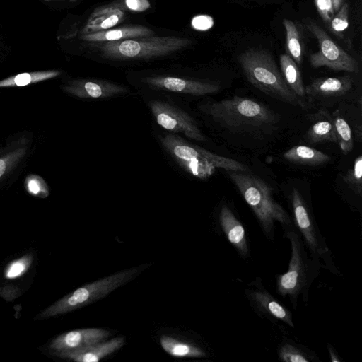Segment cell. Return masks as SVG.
Listing matches in <instances>:
<instances>
[{
	"instance_id": "5b68a950",
	"label": "cell",
	"mask_w": 362,
	"mask_h": 362,
	"mask_svg": "<svg viewBox=\"0 0 362 362\" xmlns=\"http://www.w3.org/2000/svg\"><path fill=\"white\" fill-rule=\"evenodd\" d=\"M139 272V267L131 268L81 286L47 308L39 317H54L93 303L131 280Z\"/></svg>"
},
{
	"instance_id": "44dd1931",
	"label": "cell",
	"mask_w": 362,
	"mask_h": 362,
	"mask_svg": "<svg viewBox=\"0 0 362 362\" xmlns=\"http://www.w3.org/2000/svg\"><path fill=\"white\" fill-rule=\"evenodd\" d=\"M286 30V44L288 54L297 64H300L304 54L303 30L300 24L289 19H284Z\"/></svg>"
},
{
	"instance_id": "7a4b0ae2",
	"label": "cell",
	"mask_w": 362,
	"mask_h": 362,
	"mask_svg": "<svg viewBox=\"0 0 362 362\" xmlns=\"http://www.w3.org/2000/svg\"><path fill=\"white\" fill-rule=\"evenodd\" d=\"M238 61L247 81L253 86L279 100L302 105L286 85L269 52L250 49L241 53Z\"/></svg>"
},
{
	"instance_id": "e575fe53",
	"label": "cell",
	"mask_w": 362,
	"mask_h": 362,
	"mask_svg": "<svg viewBox=\"0 0 362 362\" xmlns=\"http://www.w3.org/2000/svg\"><path fill=\"white\" fill-rule=\"evenodd\" d=\"M191 25L194 30L205 31L214 25V20L208 15H198L192 19Z\"/></svg>"
},
{
	"instance_id": "8fae6325",
	"label": "cell",
	"mask_w": 362,
	"mask_h": 362,
	"mask_svg": "<svg viewBox=\"0 0 362 362\" xmlns=\"http://www.w3.org/2000/svg\"><path fill=\"white\" fill-rule=\"evenodd\" d=\"M251 285L252 288L245 291L250 304L261 315L274 320H280L291 327H294L292 314L284 305L280 303L262 285L255 281Z\"/></svg>"
},
{
	"instance_id": "f546056e",
	"label": "cell",
	"mask_w": 362,
	"mask_h": 362,
	"mask_svg": "<svg viewBox=\"0 0 362 362\" xmlns=\"http://www.w3.org/2000/svg\"><path fill=\"white\" fill-rule=\"evenodd\" d=\"M25 190L28 194L38 198H46L49 194V189L45 180L40 175L30 174L24 181Z\"/></svg>"
},
{
	"instance_id": "d6a6232c",
	"label": "cell",
	"mask_w": 362,
	"mask_h": 362,
	"mask_svg": "<svg viewBox=\"0 0 362 362\" xmlns=\"http://www.w3.org/2000/svg\"><path fill=\"white\" fill-rule=\"evenodd\" d=\"M32 262L30 255H25L11 262L5 270L7 279H15L22 276L30 267Z\"/></svg>"
},
{
	"instance_id": "603a6c76",
	"label": "cell",
	"mask_w": 362,
	"mask_h": 362,
	"mask_svg": "<svg viewBox=\"0 0 362 362\" xmlns=\"http://www.w3.org/2000/svg\"><path fill=\"white\" fill-rule=\"evenodd\" d=\"M61 74L57 70L24 72L0 81V88L23 87L55 78Z\"/></svg>"
},
{
	"instance_id": "d6986e66",
	"label": "cell",
	"mask_w": 362,
	"mask_h": 362,
	"mask_svg": "<svg viewBox=\"0 0 362 362\" xmlns=\"http://www.w3.org/2000/svg\"><path fill=\"white\" fill-rule=\"evenodd\" d=\"M124 18V11L119 9L95 10L81 33L84 35L108 30L122 21Z\"/></svg>"
},
{
	"instance_id": "d4e9b609",
	"label": "cell",
	"mask_w": 362,
	"mask_h": 362,
	"mask_svg": "<svg viewBox=\"0 0 362 362\" xmlns=\"http://www.w3.org/2000/svg\"><path fill=\"white\" fill-rule=\"evenodd\" d=\"M307 139L311 144L337 142L334 122L322 120L313 124L307 132Z\"/></svg>"
},
{
	"instance_id": "74e56055",
	"label": "cell",
	"mask_w": 362,
	"mask_h": 362,
	"mask_svg": "<svg viewBox=\"0 0 362 362\" xmlns=\"http://www.w3.org/2000/svg\"><path fill=\"white\" fill-rule=\"evenodd\" d=\"M332 1L333 4L334 11L336 13L342 6L343 0H332Z\"/></svg>"
},
{
	"instance_id": "1f68e13d",
	"label": "cell",
	"mask_w": 362,
	"mask_h": 362,
	"mask_svg": "<svg viewBox=\"0 0 362 362\" xmlns=\"http://www.w3.org/2000/svg\"><path fill=\"white\" fill-rule=\"evenodd\" d=\"M349 4H342L329 23L332 32L339 38H343L344 33L349 26Z\"/></svg>"
},
{
	"instance_id": "e0dca14e",
	"label": "cell",
	"mask_w": 362,
	"mask_h": 362,
	"mask_svg": "<svg viewBox=\"0 0 362 362\" xmlns=\"http://www.w3.org/2000/svg\"><path fill=\"white\" fill-rule=\"evenodd\" d=\"M353 86L350 76L339 77H321L305 87V95L312 97H337L345 95Z\"/></svg>"
},
{
	"instance_id": "6da1fadb",
	"label": "cell",
	"mask_w": 362,
	"mask_h": 362,
	"mask_svg": "<svg viewBox=\"0 0 362 362\" xmlns=\"http://www.w3.org/2000/svg\"><path fill=\"white\" fill-rule=\"evenodd\" d=\"M227 172L254 212L267 238L273 239L276 222L286 228L291 226L290 216L274 199L271 187L263 180L247 172Z\"/></svg>"
},
{
	"instance_id": "9c48e42d",
	"label": "cell",
	"mask_w": 362,
	"mask_h": 362,
	"mask_svg": "<svg viewBox=\"0 0 362 362\" xmlns=\"http://www.w3.org/2000/svg\"><path fill=\"white\" fill-rule=\"evenodd\" d=\"M149 107L157 124L162 128L182 133L198 141L205 140L194 119L182 110L160 100H151Z\"/></svg>"
},
{
	"instance_id": "8992f818",
	"label": "cell",
	"mask_w": 362,
	"mask_h": 362,
	"mask_svg": "<svg viewBox=\"0 0 362 362\" xmlns=\"http://www.w3.org/2000/svg\"><path fill=\"white\" fill-rule=\"evenodd\" d=\"M285 231L291 243V255L286 272L276 278V291L283 297H288L296 307L298 297L307 293L311 282L310 264L298 230L288 227Z\"/></svg>"
},
{
	"instance_id": "4fadbf2b",
	"label": "cell",
	"mask_w": 362,
	"mask_h": 362,
	"mask_svg": "<svg viewBox=\"0 0 362 362\" xmlns=\"http://www.w3.org/2000/svg\"><path fill=\"white\" fill-rule=\"evenodd\" d=\"M62 89L76 97L87 98H106L124 94L128 89L107 81L97 79H76L69 81Z\"/></svg>"
},
{
	"instance_id": "ab89813d",
	"label": "cell",
	"mask_w": 362,
	"mask_h": 362,
	"mask_svg": "<svg viewBox=\"0 0 362 362\" xmlns=\"http://www.w3.org/2000/svg\"><path fill=\"white\" fill-rule=\"evenodd\" d=\"M45 1H49V0H45Z\"/></svg>"
},
{
	"instance_id": "f35d334b",
	"label": "cell",
	"mask_w": 362,
	"mask_h": 362,
	"mask_svg": "<svg viewBox=\"0 0 362 362\" xmlns=\"http://www.w3.org/2000/svg\"><path fill=\"white\" fill-rule=\"evenodd\" d=\"M69 1H76V0H69Z\"/></svg>"
},
{
	"instance_id": "5bb4252c",
	"label": "cell",
	"mask_w": 362,
	"mask_h": 362,
	"mask_svg": "<svg viewBox=\"0 0 362 362\" xmlns=\"http://www.w3.org/2000/svg\"><path fill=\"white\" fill-rule=\"evenodd\" d=\"M124 343V339L119 337L72 350L55 351L54 354L76 362H98L120 349Z\"/></svg>"
},
{
	"instance_id": "7c38bea8",
	"label": "cell",
	"mask_w": 362,
	"mask_h": 362,
	"mask_svg": "<svg viewBox=\"0 0 362 362\" xmlns=\"http://www.w3.org/2000/svg\"><path fill=\"white\" fill-rule=\"evenodd\" d=\"M142 81L156 89L192 95L212 94L220 89V86L216 83L174 76H148L143 78Z\"/></svg>"
},
{
	"instance_id": "2e32d148",
	"label": "cell",
	"mask_w": 362,
	"mask_h": 362,
	"mask_svg": "<svg viewBox=\"0 0 362 362\" xmlns=\"http://www.w3.org/2000/svg\"><path fill=\"white\" fill-rule=\"evenodd\" d=\"M219 222L221 228L229 243L240 255L246 257L250 250L245 228L227 206H223L219 214Z\"/></svg>"
},
{
	"instance_id": "cb8c5ba5",
	"label": "cell",
	"mask_w": 362,
	"mask_h": 362,
	"mask_svg": "<svg viewBox=\"0 0 362 362\" xmlns=\"http://www.w3.org/2000/svg\"><path fill=\"white\" fill-rule=\"evenodd\" d=\"M160 345L168 354L174 357L202 358L206 356V354L200 348L182 342L170 336H162Z\"/></svg>"
},
{
	"instance_id": "ffe728a7",
	"label": "cell",
	"mask_w": 362,
	"mask_h": 362,
	"mask_svg": "<svg viewBox=\"0 0 362 362\" xmlns=\"http://www.w3.org/2000/svg\"><path fill=\"white\" fill-rule=\"evenodd\" d=\"M283 157L291 163L304 165H320L331 160L327 154L303 145L293 146L284 153Z\"/></svg>"
},
{
	"instance_id": "4316f807",
	"label": "cell",
	"mask_w": 362,
	"mask_h": 362,
	"mask_svg": "<svg viewBox=\"0 0 362 362\" xmlns=\"http://www.w3.org/2000/svg\"><path fill=\"white\" fill-rule=\"evenodd\" d=\"M26 152L27 147L21 144L0 156V180L17 165Z\"/></svg>"
},
{
	"instance_id": "ba28073f",
	"label": "cell",
	"mask_w": 362,
	"mask_h": 362,
	"mask_svg": "<svg viewBox=\"0 0 362 362\" xmlns=\"http://www.w3.org/2000/svg\"><path fill=\"white\" fill-rule=\"evenodd\" d=\"M160 141L177 163L193 176L206 179L214 173L216 168L206 158V149L170 134L160 136Z\"/></svg>"
},
{
	"instance_id": "83f0119b",
	"label": "cell",
	"mask_w": 362,
	"mask_h": 362,
	"mask_svg": "<svg viewBox=\"0 0 362 362\" xmlns=\"http://www.w3.org/2000/svg\"><path fill=\"white\" fill-rule=\"evenodd\" d=\"M278 356L284 362H310L313 356L300 346L289 342L283 343L278 349Z\"/></svg>"
},
{
	"instance_id": "4dcf8cb0",
	"label": "cell",
	"mask_w": 362,
	"mask_h": 362,
	"mask_svg": "<svg viewBox=\"0 0 362 362\" xmlns=\"http://www.w3.org/2000/svg\"><path fill=\"white\" fill-rule=\"evenodd\" d=\"M344 182L351 189L359 196L362 192V156L355 159L353 168L349 169L344 177Z\"/></svg>"
},
{
	"instance_id": "d590c367",
	"label": "cell",
	"mask_w": 362,
	"mask_h": 362,
	"mask_svg": "<svg viewBox=\"0 0 362 362\" xmlns=\"http://www.w3.org/2000/svg\"><path fill=\"white\" fill-rule=\"evenodd\" d=\"M8 289V292L6 291H4L1 288L0 295L4 296L5 298L11 300L14 298L11 294H13L14 296H17L18 294V289L17 288L13 287V286H6Z\"/></svg>"
},
{
	"instance_id": "8d00e7d4",
	"label": "cell",
	"mask_w": 362,
	"mask_h": 362,
	"mask_svg": "<svg viewBox=\"0 0 362 362\" xmlns=\"http://www.w3.org/2000/svg\"><path fill=\"white\" fill-rule=\"evenodd\" d=\"M328 347H329L328 350H329V356H330L331 361H332V362L341 361L339 357L338 356V355L335 352L334 349L331 346H329V345L328 346Z\"/></svg>"
},
{
	"instance_id": "836d02e7",
	"label": "cell",
	"mask_w": 362,
	"mask_h": 362,
	"mask_svg": "<svg viewBox=\"0 0 362 362\" xmlns=\"http://www.w3.org/2000/svg\"><path fill=\"white\" fill-rule=\"evenodd\" d=\"M315 7L325 23H329L334 16L332 0H314Z\"/></svg>"
},
{
	"instance_id": "9a60e30c",
	"label": "cell",
	"mask_w": 362,
	"mask_h": 362,
	"mask_svg": "<svg viewBox=\"0 0 362 362\" xmlns=\"http://www.w3.org/2000/svg\"><path fill=\"white\" fill-rule=\"evenodd\" d=\"M110 335L107 330L100 328H86L63 333L50 344L54 351L72 350L104 341Z\"/></svg>"
},
{
	"instance_id": "ac0fdd59",
	"label": "cell",
	"mask_w": 362,
	"mask_h": 362,
	"mask_svg": "<svg viewBox=\"0 0 362 362\" xmlns=\"http://www.w3.org/2000/svg\"><path fill=\"white\" fill-rule=\"evenodd\" d=\"M154 32L149 28L136 25L82 35L81 39L87 42H105L124 40L141 37L153 36Z\"/></svg>"
},
{
	"instance_id": "52a82bcc",
	"label": "cell",
	"mask_w": 362,
	"mask_h": 362,
	"mask_svg": "<svg viewBox=\"0 0 362 362\" xmlns=\"http://www.w3.org/2000/svg\"><path fill=\"white\" fill-rule=\"evenodd\" d=\"M306 27L315 37L319 44V51L309 57L310 65L313 67L327 66L335 71L351 73L358 71V62L336 44L315 21H310L306 24Z\"/></svg>"
},
{
	"instance_id": "f1b7e54d",
	"label": "cell",
	"mask_w": 362,
	"mask_h": 362,
	"mask_svg": "<svg viewBox=\"0 0 362 362\" xmlns=\"http://www.w3.org/2000/svg\"><path fill=\"white\" fill-rule=\"evenodd\" d=\"M151 7L148 0H115L113 2L97 8L95 10L105 11L119 9L122 11L144 12Z\"/></svg>"
},
{
	"instance_id": "7402d4cb",
	"label": "cell",
	"mask_w": 362,
	"mask_h": 362,
	"mask_svg": "<svg viewBox=\"0 0 362 362\" xmlns=\"http://www.w3.org/2000/svg\"><path fill=\"white\" fill-rule=\"evenodd\" d=\"M281 75L290 90L297 97L305 95V86L297 64L287 54L280 55Z\"/></svg>"
},
{
	"instance_id": "30bf717a",
	"label": "cell",
	"mask_w": 362,
	"mask_h": 362,
	"mask_svg": "<svg viewBox=\"0 0 362 362\" xmlns=\"http://www.w3.org/2000/svg\"><path fill=\"white\" fill-rule=\"evenodd\" d=\"M291 204L295 225L313 257L317 260L324 257L329 251L328 247L296 188L291 191Z\"/></svg>"
},
{
	"instance_id": "484cf974",
	"label": "cell",
	"mask_w": 362,
	"mask_h": 362,
	"mask_svg": "<svg viewBox=\"0 0 362 362\" xmlns=\"http://www.w3.org/2000/svg\"><path fill=\"white\" fill-rule=\"evenodd\" d=\"M337 142L344 154H348L354 146L352 132L346 120L337 116L334 120Z\"/></svg>"
},
{
	"instance_id": "277c9868",
	"label": "cell",
	"mask_w": 362,
	"mask_h": 362,
	"mask_svg": "<svg viewBox=\"0 0 362 362\" xmlns=\"http://www.w3.org/2000/svg\"><path fill=\"white\" fill-rule=\"evenodd\" d=\"M191 43L189 38L149 36L105 42L99 47L102 55L108 59H148L180 51Z\"/></svg>"
},
{
	"instance_id": "3957f363",
	"label": "cell",
	"mask_w": 362,
	"mask_h": 362,
	"mask_svg": "<svg viewBox=\"0 0 362 362\" xmlns=\"http://www.w3.org/2000/svg\"><path fill=\"white\" fill-rule=\"evenodd\" d=\"M208 112L216 122L232 130L261 128L276 121L263 104L239 96L213 103Z\"/></svg>"
}]
</instances>
